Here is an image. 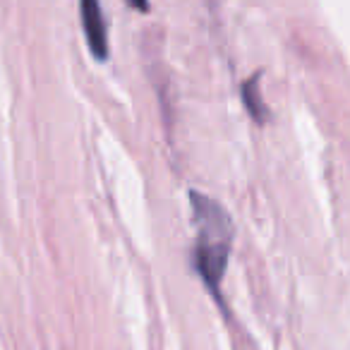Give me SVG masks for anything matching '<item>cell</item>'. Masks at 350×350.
<instances>
[{
  "instance_id": "6da1fadb",
  "label": "cell",
  "mask_w": 350,
  "mask_h": 350,
  "mask_svg": "<svg viewBox=\"0 0 350 350\" xmlns=\"http://www.w3.org/2000/svg\"><path fill=\"white\" fill-rule=\"evenodd\" d=\"M192 214H195L197 240L192 250V262L209 288V293L221 302V281H224L226 267H228L230 245H233V221L226 209L211 197L202 192H192Z\"/></svg>"
},
{
  "instance_id": "7a4b0ae2",
  "label": "cell",
  "mask_w": 350,
  "mask_h": 350,
  "mask_svg": "<svg viewBox=\"0 0 350 350\" xmlns=\"http://www.w3.org/2000/svg\"><path fill=\"white\" fill-rule=\"evenodd\" d=\"M79 15H82V29L87 36L89 51L96 60L108 58V31L103 10L98 0H79Z\"/></svg>"
},
{
  "instance_id": "3957f363",
  "label": "cell",
  "mask_w": 350,
  "mask_h": 350,
  "mask_svg": "<svg viewBox=\"0 0 350 350\" xmlns=\"http://www.w3.org/2000/svg\"><path fill=\"white\" fill-rule=\"evenodd\" d=\"M243 101L247 106L250 116L254 118L257 122H264L267 120V106L262 101V94H259V75L250 77L247 82L243 84Z\"/></svg>"
},
{
  "instance_id": "277c9868",
  "label": "cell",
  "mask_w": 350,
  "mask_h": 350,
  "mask_svg": "<svg viewBox=\"0 0 350 350\" xmlns=\"http://www.w3.org/2000/svg\"><path fill=\"white\" fill-rule=\"evenodd\" d=\"M127 5L130 8H135V10H139V12H146L149 10V0H125Z\"/></svg>"
}]
</instances>
